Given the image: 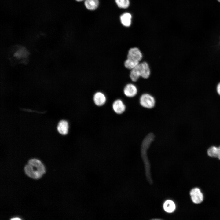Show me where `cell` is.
<instances>
[{"mask_svg": "<svg viewBox=\"0 0 220 220\" xmlns=\"http://www.w3.org/2000/svg\"><path fill=\"white\" fill-rule=\"evenodd\" d=\"M114 111L117 114H121L126 109V106L122 100L118 99L115 100L112 105Z\"/></svg>", "mask_w": 220, "mask_h": 220, "instance_id": "8", "label": "cell"}, {"mask_svg": "<svg viewBox=\"0 0 220 220\" xmlns=\"http://www.w3.org/2000/svg\"><path fill=\"white\" fill-rule=\"evenodd\" d=\"M68 122L66 120H62L59 123L57 127V129L60 134L64 135L68 133Z\"/></svg>", "mask_w": 220, "mask_h": 220, "instance_id": "11", "label": "cell"}, {"mask_svg": "<svg viewBox=\"0 0 220 220\" xmlns=\"http://www.w3.org/2000/svg\"><path fill=\"white\" fill-rule=\"evenodd\" d=\"M218 147L213 146L209 148L207 150L208 155L211 157L217 158Z\"/></svg>", "mask_w": 220, "mask_h": 220, "instance_id": "16", "label": "cell"}, {"mask_svg": "<svg viewBox=\"0 0 220 220\" xmlns=\"http://www.w3.org/2000/svg\"><path fill=\"white\" fill-rule=\"evenodd\" d=\"M139 62L127 58L124 62L125 67L129 70H132L137 66Z\"/></svg>", "mask_w": 220, "mask_h": 220, "instance_id": "14", "label": "cell"}, {"mask_svg": "<svg viewBox=\"0 0 220 220\" xmlns=\"http://www.w3.org/2000/svg\"><path fill=\"white\" fill-rule=\"evenodd\" d=\"M11 220H21V219L18 217H15L12 218L10 219Z\"/></svg>", "mask_w": 220, "mask_h": 220, "instance_id": "19", "label": "cell"}, {"mask_svg": "<svg viewBox=\"0 0 220 220\" xmlns=\"http://www.w3.org/2000/svg\"><path fill=\"white\" fill-rule=\"evenodd\" d=\"M151 74V70L148 64L146 62L140 63L135 68L131 70L130 77L133 82L138 81L140 77L146 79Z\"/></svg>", "mask_w": 220, "mask_h": 220, "instance_id": "3", "label": "cell"}, {"mask_svg": "<svg viewBox=\"0 0 220 220\" xmlns=\"http://www.w3.org/2000/svg\"><path fill=\"white\" fill-rule=\"evenodd\" d=\"M84 5L87 9L94 10L97 9L99 5V0H84Z\"/></svg>", "mask_w": 220, "mask_h": 220, "instance_id": "12", "label": "cell"}, {"mask_svg": "<svg viewBox=\"0 0 220 220\" xmlns=\"http://www.w3.org/2000/svg\"><path fill=\"white\" fill-rule=\"evenodd\" d=\"M123 91L126 96L129 97H132L137 94L138 90L136 85L133 83H129L125 85Z\"/></svg>", "mask_w": 220, "mask_h": 220, "instance_id": "7", "label": "cell"}, {"mask_svg": "<svg viewBox=\"0 0 220 220\" xmlns=\"http://www.w3.org/2000/svg\"><path fill=\"white\" fill-rule=\"evenodd\" d=\"M142 58V52L138 48L133 47L129 50L127 58L140 62Z\"/></svg>", "mask_w": 220, "mask_h": 220, "instance_id": "5", "label": "cell"}, {"mask_svg": "<svg viewBox=\"0 0 220 220\" xmlns=\"http://www.w3.org/2000/svg\"><path fill=\"white\" fill-rule=\"evenodd\" d=\"M217 158L220 160V146L218 147Z\"/></svg>", "mask_w": 220, "mask_h": 220, "instance_id": "18", "label": "cell"}, {"mask_svg": "<svg viewBox=\"0 0 220 220\" xmlns=\"http://www.w3.org/2000/svg\"><path fill=\"white\" fill-rule=\"evenodd\" d=\"M117 6L121 9H127L130 5V0H115Z\"/></svg>", "mask_w": 220, "mask_h": 220, "instance_id": "15", "label": "cell"}, {"mask_svg": "<svg viewBox=\"0 0 220 220\" xmlns=\"http://www.w3.org/2000/svg\"><path fill=\"white\" fill-rule=\"evenodd\" d=\"M218 0V2H220V0Z\"/></svg>", "mask_w": 220, "mask_h": 220, "instance_id": "21", "label": "cell"}, {"mask_svg": "<svg viewBox=\"0 0 220 220\" xmlns=\"http://www.w3.org/2000/svg\"><path fill=\"white\" fill-rule=\"evenodd\" d=\"M139 101L141 106L148 109L152 108L155 104V100L154 97L148 93H144L141 95Z\"/></svg>", "mask_w": 220, "mask_h": 220, "instance_id": "4", "label": "cell"}, {"mask_svg": "<svg viewBox=\"0 0 220 220\" xmlns=\"http://www.w3.org/2000/svg\"><path fill=\"white\" fill-rule=\"evenodd\" d=\"M132 18L131 14L128 12L124 13L120 17L121 23L123 26L126 27H129L131 25Z\"/></svg>", "mask_w": 220, "mask_h": 220, "instance_id": "10", "label": "cell"}, {"mask_svg": "<svg viewBox=\"0 0 220 220\" xmlns=\"http://www.w3.org/2000/svg\"><path fill=\"white\" fill-rule=\"evenodd\" d=\"M8 53L9 61L13 65L25 64L29 61L30 52L23 45L13 46L10 48Z\"/></svg>", "mask_w": 220, "mask_h": 220, "instance_id": "1", "label": "cell"}, {"mask_svg": "<svg viewBox=\"0 0 220 220\" xmlns=\"http://www.w3.org/2000/svg\"><path fill=\"white\" fill-rule=\"evenodd\" d=\"M192 201L194 203L199 204L203 200L204 196L200 189L197 188L192 189L190 192Z\"/></svg>", "mask_w": 220, "mask_h": 220, "instance_id": "6", "label": "cell"}, {"mask_svg": "<svg viewBox=\"0 0 220 220\" xmlns=\"http://www.w3.org/2000/svg\"><path fill=\"white\" fill-rule=\"evenodd\" d=\"M95 104L97 105L100 106L103 105L106 101L105 95L101 92H97L95 93L93 97Z\"/></svg>", "mask_w": 220, "mask_h": 220, "instance_id": "9", "label": "cell"}, {"mask_svg": "<svg viewBox=\"0 0 220 220\" xmlns=\"http://www.w3.org/2000/svg\"><path fill=\"white\" fill-rule=\"evenodd\" d=\"M76 0L78 2H81V1H83L84 0Z\"/></svg>", "mask_w": 220, "mask_h": 220, "instance_id": "20", "label": "cell"}, {"mask_svg": "<svg viewBox=\"0 0 220 220\" xmlns=\"http://www.w3.org/2000/svg\"><path fill=\"white\" fill-rule=\"evenodd\" d=\"M216 90L218 94L220 95V82L218 84L217 86Z\"/></svg>", "mask_w": 220, "mask_h": 220, "instance_id": "17", "label": "cell"}, {"mask_svg": "<svg viewBox=\"0 0 220 220\" xmlns=\"http://www.w3.org/2000/svg\"><path fill=\"white\" fill-rule=\"evenodd\" d=\"M26 174L29 177L34 179H38L45 174V167L39 160L32 159L29 160L28 164L24 167Z\"/></svg>", "mask_w": 220, "mask_h": 220, "instance_id": "2", "label": "cell"}, {"mask_svg": "<svg viewBox=\"0 0 220 220\" xmlns=\"http://www.w3.org/2000/svg\"><path fill=\"white\" fill-rule=\"evenodd\" d=\"M163 208L165 211L168 212H173L175 208L174 202L171 200H167L164 203Z\"/></svg>", "mask_w": 220, "mask_h": 220, "instance_id": "13", "label": "cell"}]
</instances>
